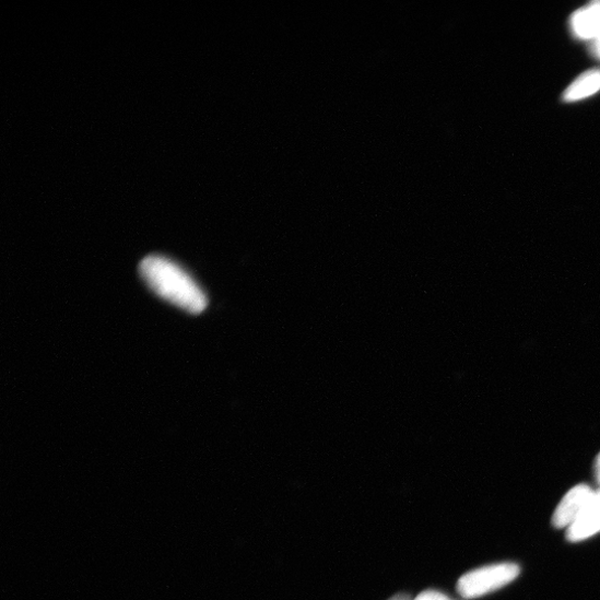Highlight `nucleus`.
Masks as SVG:
<instances>
[{
    "instance_id": "1",
    "label": "nucleus",
    "mask_w": 600,
    "mask_h": 600,
    "mask_svg": "<svg viewBox=\"0 0 600 600\" xmlns=\"http://www.w3.org/2000/svg\"><path fill=\"white\" fill-rule=\"evenodd\" d=\"M140 274L157 296L190 314H200L209 305L204 291L179 264L166 257L148 256L140 263Z\"/></svg>"
},
{
    "instance_id": "2",
    "label": "nucleus",
    "mask_w": 600,
    "mask_h": 600,
    "mask_svg": "<svg viewBox=\"0 0 600 600\" xmlns=\"http://www.w3.org/2000/svg\"><path fill=\"white\" fill-rule=\"evenodd\" d=\"M520 573L518 565L502 563L478 568L462 575L457 591L463 598H478L514 581Z\"/></svg>"
},
{
    "instance_id": "3",
    "label": "nucleus",
    "mask_w": 600,
    "mask_h": 600,
    "mask_svg": "<svg viewBox=\"0 0 600 600\" xmlns=\"http://www.w3.org/2000/svg\"><path fill=\"white\" fill-rule=\"evenodd\" d=\"M593 492L587 485H578L572 489L555 509L553 516L554 526L568 529L587 506Z\"/></svg>"
},
{
    "instance_id": "4",
    "label": "nucleus",
    "mask_w": 600,
    "mask_h": 600,
    "mask_svg": "<svg viewBox=\"0 0 600 600\" xmlns=\"http://www.w3.org/2000/svg\"><path fill=\"white\" fill-rule=\"evenodd\" d=\"M600 531V489L595 491L589 503L576 521L567 529V540L583 542Z\"/></svg>"
},
{
    "instance_id": "5",
    "label": "nucleus",
    "mask_w": 600,
    "mask_h": 600,
    "mask_svg": "<svg viewBox=\"0 0 600 600\" xmlns=\"http://www.w3.org/2000/svg\"><path fill=\"white\" fill-rule=\"evenodd\" d=\"M572 30L581 39H600V3L579 10L572 17Z\"/></svg>"
},
{
    "instance_id": "6",
    "label": "nucleus",
    "mask_w": 600,
    "mask_h": 600,
    "mask_svg": "<svg viewBox=\"0 0 600 600\" xmlns=\"http://www.w3.org/2000/svg\"><path fill=\"white\" fill-rule=\"evenodd\" d=\"M600 91V71H589L578 78L565 92L566 102H577Z\"/></svg>"
},
{
    "instance_id": "7",
    "label": "nucleus",
    "mask_w": 600,
    "mask_h": 600,
    "mask_svg": "<svg viewBox=\"0 0 600 600\" xmlns=\"http://www.w3.org/2000/svg\"><path fill=\"white\" fill-rule=\"evenodd\" d=\"M413 600H452L447 595L436 591V590H426L421 592Z\"/></svg>"
},
{
    "instance_id": "8",
    "label": "nucleus",
    "mask_w": 600,
    "mask_h": 600,
    "mask_svg": "<svg viewBox=\"0 0 600 600\" xmlns=\"http://www.w3.org/2000/svg\"><path fill=\"white\" fill-rule=\"evenodd\" d=\"M595 477L597 482L600 484V452L597 456L596 462H595Z\"/></svg>"
},
{
    "instance_id": "9",
    "label": "nucleus",
    "mask_w": 600,
    "mask_h": 600,
    "mask_svg": "<svg viewBox=\"0 0 600 600\" xmlns=\"http://www.w3.org/2000/svg\"><path fill=\"white\" fill-rule=\"evenodd\" d=\"M388 600H413L408 593H397Z\"/></svg>"
},
{
    "instance_id": "10",
    "label": "nucleus",
    "mask_w": 600,
    "mask_h": 600,
    "mask_svg": "<svg viewBox=\"0 0 600 600\" xmlns=\"http://www.w3.org/2000/svg\"><path fill=\"white\" fill-rule=\"evenodd\" d=\"M592 51L598 58H600V39L593 42Z\"/></svg>"
}]
</instances>
